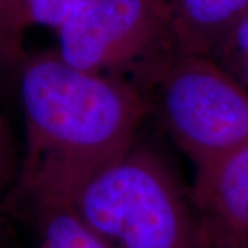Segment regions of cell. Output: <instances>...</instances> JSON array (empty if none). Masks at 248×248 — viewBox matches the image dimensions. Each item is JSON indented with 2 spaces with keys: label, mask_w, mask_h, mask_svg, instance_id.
<instances>
[{
  "label": "cell",
  "mask_w": 248,
  "mask_h": 248,
  "mask_svg": "<svg viewBox=\"0 0 248 248\" xmlns=\"http://www.w3.org/2000/svg\"><path fill=\"white\" fill-rule=\"evenodd\" d=\"M21 72L27 149L17 197L65 204L133 146L151 107L140 87L78 69L58 53L29 58Z\"/></svg>",
  "instance_id": "obj_1"
},
{
  "label": "cell",
  "mask_w": 248,
  "mask_h": 248,
  "mask_svg": "<svg viewBox=\"0 0 248 248\" xmlns=\"http://www.w3.org/2000/svg\"><path fill=\"white\" fill-rule=\"evenodd\" d=\"M63 205L110 248H199L189 193L157 153L135 143Z\"/></svg>",
  "instance_id": "obj_2"
},
{
  "label": "cell",
  "mask_w": 248,
  "mask_h": 248,
  "mask_svg": "<svg viewBox=\"0 0 248 248\" xmlns=\"http://www.w3.org/2000/svg\"><path fill=\"white\" fill-rule=\"evenodd\" d=\"M138 75L151 112L196 167L248 143V91L214 57L171 48Z\"/></svg>",
  "instance_id": "obj_3"
},
{
  "label": "cell",
  "mask_w": 248,
  "mask_h": 248,
  "mask_svg": "<svg viewBox=\"0 0 248 248\" xmlns=\"http://www.w3.org/2000/svg\"><path fill=\"white\" fill-rule=\"evenodd\" d=\"M63 61L81 71H142L172 47L167 0H81L57 29Z\"/></svg>",
  "instance_id": "obj_4"
},
{
  "label": "cell",
  "mask_w": 248,
  "mask_h": 248,
  "mask_svg": "<svg viewBox=\"0 0 248 248\" xmlns=\"http://www.w3.org/2000/svg\"><path fill=\"white\" fill-rule=\"evenodd\" d=\"M189 199L199 248H248V143L196 167Z\"/></svg>",
  "instance_id": "obj_5"
},
{
  "label": "cell",
  "mask_w": 248,
  "mask_h": 248,
  "mask_svg": "<svg viewBox=\"0 0 248 248\" xmlns=\"http://www.w3.org/2000/svg\"><path fill=\"white\" fill-rule=\"evenodd\" d=\"M167 7L172 47L214 57L248 13V0H167Z\"/></svg>",
  "instance_id": "obj_6"
},
{
  "label": "cell",
  "mask_w": 248,
  "mask_h": 248,
  "mask_svg": "<svg viewBox=\"0 0 248 248\" xmlns=\"http://www.w3.org/2000/svg\"><path fill=\"white\" fill-rule=\"evenodd\" d=\"M37 248H110L68 205L21 202Z\"/></svg>",
  "instance_id": "obj_7"
},
{
  "label": "cell",
  "mask_w": 248,
  "mask_h": 248,
  "mask_svg": "<svg viewBox=\"0 0 248 248\" xmlns=\"http://www.w3.org/2000/svg\"><path fill=\"white\" fill-rule=\"evenodd\" d=\"M29 27L24 0H0V66L22 63L24 33Z\"/></svg>",
  "instance_id": "obj_8"
},
{
  "label": "cell",
  "mask_w": 248,
  "mask_h": 248,
  "mask_svg": "<svg viewBox=\"0 0 248 248\" xmlns=\"http://www.w3.org/2000/svg\"><path fill=\"white\" fill-rule=\"evenodd\" d=\"M214 58L248 91V13L232 28Z\"/></svg>",
  "instance_id": "obj_9"
},
{
  "label": "cell",
  "mask_w": 248,
  "mask_h": 248,
  "mask_svg": "<svg viewBox=\"0 0 248 248\" xmlns=\"http://www.w3.org/2000/svg\"><path fill=\"white\" fill-rule=\"evenodd\" d=\"M81 0H24L28 24L58 29Z\"/></svg>",
  "instance_id": "obj_10"
},
{
  "label": "cell",
  "mask_w": 248,
  "mask_h": 248,
  "mask_svg": "<svg viewBox=\"0 0 248 248\" xmlns=\"http://www.w3.org/2000/svg\"><path fill=\"white\" fill-rule=\"evenodd\" d=\"M13 146L6 124L0 117V195L9 186L13 175Z\"/></svg>",
  "instance_id": "obj_11"
}]
</instances>
